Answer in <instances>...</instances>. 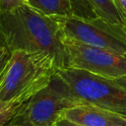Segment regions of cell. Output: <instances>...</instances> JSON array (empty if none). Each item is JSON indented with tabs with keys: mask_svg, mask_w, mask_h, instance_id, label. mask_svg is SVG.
<instances>
[{
	"mask_svg": "<svg viewBox=\"0 0 126 126\" xmlns=\"http://www.w3.org/2000/svg\"><path fill=\"white\" fill-rule=\"evenodd\" d=\"M25 1H26V3H27V0H25Z\"/></svg>",
	"mask_w": 126,
	"mask_h": 126,
	"instance_id": "obj_19",
	"label": "cell"
},
{
	"mask_svg": "<svg viewBox=\"0 0 126 126\" xmlns=\"http://www.w3.org/2000/svg\"><path fill=\"white\" fill-rule=\"evenodd\" d=\"M56 126H80V125H77L75 123H72L68 120H65V119H61L57 124Z\"/></svg>",
	"mask_w": 126,
	"mask_h": 126,
	"instance_id": "obj_15",
	"label": "cell"
},
{
	"mask_svg": "<svg viewBox=\"0 0 126 126\" xmlns=\"http://www.w3.org/2000/svg\"><path fill=\"white\" fill-rule=\"evenodd\" d=\"M36 11L52 18H97L86 0H27Z\"/></svg>",
	"mask_w": 126,
	"mask_h": 126,
	"instance_id": "obj_8",
	"label": "cell"
},
{
	"mask_svg": "<svg viewBox=\"0 0 126 126\" xmlns=\"http://www.w3.org/2000/svg\"><path fill=\"white\" fill-rule=\"evenodd\" d=\"M113 81L116 82L117 84H119L120 86L126 88V76H124V77H120V78H117V79H114Z\"/></svg>",
	"mask_w": 126,
	"mask_h": 126,
	"instance_id": "obj_16",
	"label": "cell"
},
{
	"mask_svg": "<svg viewBox=\"0 0 126 126\" xmlns=\"http://www.w3.org/2000/svg\"><path fill=\"white\" fill-rule=\"evenodd\" d=\"M94 13L101 19L111 23L124 25V14L114 0H86Z\"/></svg>",
	"mask_w": 126,
	"mask_h": 126,
	"instance_id": "obj_9",
	"label": "cell"
},
{
	"mask_svg": "<svg viewBox=\"0 0 126 126\" xmlns=\"http://www.w3.org/2000/svg\"><path fill=\"white\" fill-rule=\"evenodd\" d=\"M56 73L82 103L107 108L126 116V88L111 79L80 69L65 67L57 69Z\"/></svg>",
	"mask_w": 126,
	"mask_h": 126,
	"instance_id": "obj_3",
	"label": "cell"
},
{
	"mask_svg": "<svg viewBox=\"0 0 126 126\" xmlns=\"http://www.w3.org/2000/svg\"><path fill=\"white\" fill-rule=\"evenodd\" d=\"M79 103L82 102L55 73L50 83L31 97L16 116L32 126H55L68 108Z\"/></svg>",
	"mask_w": 126,
	"mask_h": 126,
	"instance_id": "obj_4",
	"label": "cell"
},
{
	"mask_svg": "<svg viewBox=\"0 0 126 126\" xmlns=\"http://www.w3.org/2000/svg\"><path fill=\"white\" fill-rule=\"evenodd\" d=\"M3 46H5V43H4V40L2 38V34H1V32H0V47H3Z\"/></svg>",
	"mask_w": 126,
	"mask_h": 126,
	"instance_id": "obj_17",
	"label": "cell"
},
{
	"mask_svg": "<svg viewBox=\"0 0 126 126\" xmlns=\"http://www.w3.org/2000/svg\"><path fill=\"white\" fill-rule=\"evenodd\" d=\"M4 126H32V125L27 124L26 122H24L23 120H21L20 118H18L17 116H15L10 122H8L7 124H5Z\"/></svg>",
	"mask_w": 126,
	"mask_h": 126,
	"instance_id": "obj_13",
	"label": "cell"
},
{
	"mask_svg": "<svg viewBox=\"0 0 126 126\" xmlns=\"http://www.w3.org/2000/svg\"><path fill=\"white\" fill-rule=\"evenodd\" d=\"M21 100H4L0 99V126H4L10 122L19 112L20 108L25 104Z\"/></svg>",
	"mask_w": 126,
	"mask_h": 126,
	"instance_id": "obj_10",
	"label": "cell"
},
{
	"mask_svg": "<svg viewBox=\"0 0 126 126\" xmlns=\"http://www.w3.org/2000/svg\"><path fill=\"white\" fill-rule=\"evenodd\" d=\"M10 53H11V51L7 47H5V46L0 47V75L10 57Z\"/></svg>",
	"mask_w": 126,
	"mask_h": 126,
	"instance_id": "obj_12",
	"label": "cell"
},
{
	"mask_svg": "<svg viewBox=\"0 0 126 126\" xmlns=\"http://www.w3.org/2000/svg\"><path fill=\"white\" fill-rule=\"evenodd\" d=\"M57 69L47 52L12 50L0 75V99L27 102L50 83Z\"/></svg>",
	"mask_w": 126,
	"mask_h": 126,
	"instance_id": "obj_2",
	"label": "cell"
},
{
	"mask_svg": "<svg viewBox=\"0 0 126 126\" xmlns=\"http://www.w3.org/2000/svg\"><path fill=\"white\" fill-rule=\"evenodd\" d=\"M0 32L10 51L47 52L55 59L58 69L66 67L63 32L56 18L46 16L25 3L0 13Z\"/></svg>",
	"mask_w": 126,
	"mask_h": 126,
	"instance_id": "obj_1",
	"label": "cell"
},
{
	"mask_svg": "<svg viewBox=\"0 0 126 126\" xmlns=\"http://www.w3.org/2000/svg\"><path fill=\"white\" fill-rule=\"evenodd\" d=\"M63 35L87 45L126 53V27L101 18L57 19Z\"/></svg>",
	"mask_w": 126,
	"mask_h": 126,
	"instance_id": "obj_5",
	"label": "cell"
},
{
	"mask_svg": "<svg viewBox=\"0 0 126 126\" xmlns=\"http://www.w3.org/2000/svg\"><path fill=\"white\" fill-rule=\"evenodd\" d=\"M25 3V0H0V13L13 10Z\"/></svg>",
	"mask_w": 126,
	"mask_h": 126,
	"instance_id": "obj_11",
	"label": "cell"
},
{
	"mask_svg": "<svg viewBox=\"0 0 126 126\" xmlns=\"http://www.w3.org/2000/svg\"><path fill=\"white\" fill-rule=\"evenodd\" d=\"M118 8L121 10V12L126 16V0H114Z\"/></svg>",
	"mask_w": 126,
	"mask_h": 126,
	"instance_id": "obj_14",
	"label": "cell"
},
{
	"mask_svg": "<svg viewBox=\"0 0 126 126\" xmlns=\"http://www.w3.org/2000/svg\"><path fill=\"white\" fill-rule=\"evenodd\" d=\"M62 119L80 126H126L125 115L89 103H79L68 108Z\"/></svg>",
	"mask_w": 126,
	"mask_h": 126,
	"instance_id": "obj_7",
	"label": "cell"
},
{
	"mask_svg": "<svg viewBox=\"0 0 126 126\" xmlns=\"http://www.w3.org/2000/svg\"><path fill=\"white\" fill-rule=\"evenodd\" d=\"M55 126H56V125H55Z\"/></svg>",
	"mask_w": 126,
	"mask_h": 126,
	"instance_id": "obj_20",
	"label": "cell"
},
{
	"mask_svg": "<svg viewBox=\"0 0 126 126\" xmlns=\"http://www.w3.org/2000/svg\"><path fill=\"white\" fill-rule=\"evenodd\" d=\"M124 25L126 27V16H124Z\"/></svg>",
	"mask_w": 126,
	"mask_h": 126,
	"instance_id": "obj_18",
	"label": "cell"
},
{
	"mask_svg": "<svg viewBox=\"0 0 126 126\" xmlns=\"http://www.w3.org/2000/svg\"><path fill=\"white\" fill-rule=\"evenodd\" d=\"M66 67L84 70L107 79L126 76V53L94 47L63 35Z\"/></svg>",
	"mask_w": 126,
	"mask_h": 126,
	"instance_id": "obj_6",
	"label": "cell"
}]
</instances>
